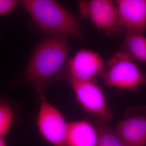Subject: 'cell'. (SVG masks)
Wrapping results in <instances>:
<instances>
[{
	"instance_id": "cell-7",
	"label": "cell",
	"mask_w": 146,
	"mask_h": 146,
	"mask_svg": "<svg viewBox=\"0 0 146 146\" xmlns=\"http://www.w3.org/2000/svg\"><path fill=\"white\" fill-rule=\"evenodd\" d=\"M68 82L78 102L85 111L98 117L102 122L112 117L104 93L96 81Z\"/></svg>"
},
{
	"instance_id": "cell-15",
	"label": "cell",
	"mask_w": 146,
	"mask_h": 146,
	"mask_svg": "<svg viewBox=\"0 0 146 146\" xmlns=\"http://www.w3.org/2000/svg\"><path fill=\"white\" fill-rule=\"evenodd\" d=\"M0 146H7L5 138L0 137Z\"/></svg>"
},
{
	"instance_id": "cell-4",
	"label": "cell",
	"mask_w": 146,
	"mask_h": 146,
	"mask_svg": "<svg viewBox=\"0 0 146 146\" xmlns=\"http://www.w3.org/2000/svg\"><path fill=\"white\" fill-rule=\"evenodd\" d=\"M39 108L37 129L43 138L52 146H68L69 122L56 107L47 101L44 93H38Z\"/></svg>"
},
{
	"instance_id": "cell-1",
	"label": "cell",
	"mask_w": 146,
	"mask_h": 146,
	"mask_svg": "<svg viewBox=\"0 0 146 146\" xmlns=\"http://www.w3.org/2000/svg\"><path fill=\"white\" fill-rule=\"evenodd\" d=\"M67 37L47 35L37 43L22 73L23 83L44 93L51 81L63 72L69 60Z\"/></svg>"
},
{
	"instance_id": "cell-3",
	"label": "cell",
	"mask_w": 146,
	"mask_h": 146,
	"mask_svg": "<svg viewBox=\"0 0 146 146\" xmlns=\"http://www.w3.org/2000/svg\"><path fill=\"white\" fill-rule=\"evenodd\" d=\"M102 78L106 86L121 90H135L146 85V72L121 50L107 63Z\"/></svg>"
},
{
	"instance_id": "cell-8",
	"label": "cell",
	"mask_w": 146,
	"mask_h": 146,
	"mask_svg": "<svg viewBox=\"0 0 146 146\" xmlns=\"http://www.w3.org/2000/svg\"><path fill=\"white\" fill-rule=\"evenodd\" d=\"M120 28L126 31L146 30V0H117Z\"/></svg>"
},
{
	"instance_id": "cell-9",
	"label": "cell",
	"mask_w": 146,
	"mask_h": 146,
	"mask_svg": "<svg viewBox=\"0 0 146 146\" xmlns=\"http://www.w3.org/2000/svg\"><path fill=\"white\" fill-rule=\"evenodd\" d=\"M115 132L125 146H145L146 114L127 116L117 125Z\"/></svg>"
},
{
	"instance_id": "cell-14",
	"label": "cell",
	"mask_w": 146,
	"mask_h": 146,
	"mask_svg": "<svg viewBox=\"0 0 146 146\" xmlns=\"http://www.w3.org/2000/svg\"><path fill=\"white\" fill-rule=\"evenodd\" d=\"M20 5V1L16 0H0V16L12 13Z\"/></svg>"
},
{
	"instance_id": "cell-12",
	"label": "cell",
	"mask_w": 146,
	"mask_h": 146,
	"mask_svg": "<svg viewBox=\"0 0 146 146\" xmlns=\"http://www.w3.org/2000/svg\"><path fill=\"white\" fill-rule=\"evenodd\" d=\"M15 112L8 99L0 98V137L5 138L14 125Z\"/></svg>"
},
{
	"instance_id": "cell-6",
	"label": "cell",
	"mask_w": 146,
	"mask_h": 146,
	"mask_svg": "<svg viewBox=\"0 0 146 146\" xmlns=\"http://www.w3.org/2000/svg\"><path fill=\"white\" fill-rule=\"evenodd\" d=\"M80 12L98 29L111 34L120 28L119 15L115 1L111 0L81 1L78 3Z\"/></svg>"
},
{
	"instance_id": "cell-16",
	"label": "cell",
	"mask_w": 146,
	"mask_h": 146,
	"mask_svg": "<svg viewBox=\"0 0 146 146\" xmlns=\"http://www.w3.org/2000/svg\"><path fill=\"white\" fill-rule=\"evenodd\" d=\"M0 35H1V33H0Z\"/></svg>"
},
{
	"instance_id": "cell-10",
	"label": "cell",
	"mask_w": 146,
	"mask_h": 146,
	"mask_svg": "<svg viewBox=\"0 0 146 146\" xmlns=\"http://www.w3.org/2000/svg\"><path fill=\"white\" fill-rule=\"evenodd\" d=\"M98 131L87 120L69 122L68 146H97Z\"/></svg>"
},
{
	"instance_id": "cell-11",
	"label": "cell",
	"mask_w": 146,
	"mask_h": 146,
	"mask_svg": "<svg viewBox=\"0 0 146 146\" xmlns=\"http://www.w3.org/2000/svg\"><path fill=\"white\" fill-rule=\"evenodd\" d=\"M120 50L135 62L146 63V36L140 31H126Z\"/></svg>"
},
{
	"instance_id": "cell-5",
	"label": "cell",
	"mask_w": 146,
	"mask_h": 146,
	"mask_svg": "<svg viewBox=\"0 0 146 146\" xmlns=\"http://www.w3.org/2000/svg\"><path fill=\"white\" fill-rule=\"evenodd\" d=\"M104 58L98 53L91 50L82 49L69 59L64 72L68 81H96L102 77L106 68Z\"/></svg>"
},
{
	"instance_id": "cell-13",
	"label": "cell",
	"mask_w": 146,
	"mask_h": 146,
	"mask_svg": "<svg viewBox=\"0 0 146 146\" xmlns=\"http://www.w3.org/2000/svg\"><path fill=\"white\" fill-rule=\"evenodd\" d=\"M97 146H125L119 137L111 128L107 125H99Z\"/></svg>"
},
{
	"instance_id": "cell-2",
	"label": "cell",
	"mask_w": 146,
	"mask_h": 146,
	"mask_svg": "<svg viewBox=\"0 0 146 146\" xmlns=\"http://www.w3.org/2000/svg\"><path fill=\"white\" fill-rule=\"evenodd\" d=\"M20 5L32 20L48 35L83 39L78 19L54 0H22Z\"/></svg>"
}]
</instances>
